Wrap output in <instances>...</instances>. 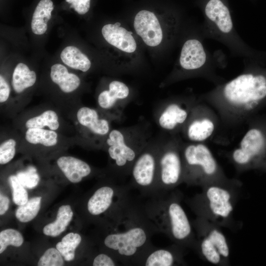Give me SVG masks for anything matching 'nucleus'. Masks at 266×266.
Returning a JSON list of instances; mask_svg holds the SVG:
<instances>
[{
  "label": "nucleus",
  "instance_id": "9b49d317",
  "mask_svg": "<svg viewBox=\"0 0 266 266\" xmlns=\"http://www.w3.org/2000/svg\"><path fill=\"white\" fill-rule=\"evenodd\" d=\"M159 153L145 151L139 154L131 169L129 185L144 197L158 194Z\"/></svg>",
  "mask_w": 266,
  "mask_h": 266
},
{
  "label": "nucleus",
  "instance_id": "7ed1b4c3",
  "mask_svg": "<svg viewBox=\"0 0 266 266\" xmlns=\"http://www.w3.org/2000/svg\"><path fill=\"white\" fill-rule=\"evenodd\" d=\"M183 197L180 191L174 189L149 198L143 207L158 233L165 234L174 243L194 250L196 233L182 206Z\"/></svg>",
  "mask_w": 266,
  "mask_h": 266
},
{
  "label": "nucleus",
  "instance_id": "9d476101",
  "mask_svg": "<svg viewBox=\"0 0 266 266\" xmlns=\"http://www.w3.org/2000/svg\"><path fill=\"white\" fill-rule=\"evenodd\" d=\"M180 21L176 14L169 13L160 18L154 12L141 10L135 15L133 28L143 42L150 47H157L178 35Z\"/></svg>",
  "mask_w": 266,
  "mask_h": 266
},
{
  "label": "nucleus",
  "instance_id": "412c9836",
  "mask_svg": "<svg viewBox=\"0 0 266 266\" xmlns=\"http://www.w3.org/2000/svg\"><path fill=\"white\" fill-rule=\"evenodd\" d=\"M50 77L52 81L57 84L63 92L66 93L74 91L80 84L79 78L68 72L67 68L60 64L51 66Z\"/></svg>",
  "mask_w": 266,
  "mask_h": 266
},
{
  "label": "nucleus",
  "instance_id": "2f4dec72",
  "mask_svg": "<svg viewBox=\"0 0 266 266\" xmlns=\"http://www.w3.org/2000/svg\"><path fill=\"white\" fill-rule=\"evenodd\" d=\"M62 255L57 248H50L47 249L40 258L38 266H62L64 262Z\"/></svg>",
  "mask_w": 266,
  "mask_h": 266
},
{
  "label": "nucleus",
  "instance_id": "f8f14e48",
  "mask_svg": "<svg viewBox=\"0 0 266 266\" xmlns=\"http://www.w3.org/2000/svg\"><path fill=\"white\" fill-rule=\"evenodd\" d=\"M184 183L181 148L169 146L159 153L158 195L171 191Z\"/></svg>",
  "mask_w": 266,
  "mask_h": 266
},
{
  "label": "nucleus",
  "instance_id": "ddd939ff",
  "mask_svg": "<svg viewBox=\"0 0 266 266\" xmlns=\"http://www.w3.org/2000/svg\"><path fill=\"white\" fill-rule=\"evenodd\" d=\"M200 101L194 107L185 125L186 136L193 143L207 141L216 133L221 124L216 112L207 104Z\"/></svg>",
  "mask_w": 266,
  "mask_h": 266
},
{
  "label": "nucleus",
  "instance_id": "6e6552de",
  "mask_svg": "<svg viewBox=\"0 0 266 266\" xmlns=\"http://www.w3.org/2000/svg\"><path fill=\"white\" fill-rule=\"evenodd\" d=\"M238 145L228 154L238 173L258 168L266 157V117L255 116Z\"/></svg>",
  "mask_w": 266,
  "mask_h": 266
},
{
  "label": "nucleus",
  "instance_id": "1a4fd4ad",
  "mask_svg": "<svg viewBox=\"0 0 266 266\" xmlns=\"http://www.w3.org/2000/svg\"><path fill=\"white\" fill-rule=\"evenodd\" d=\"M192 223L196 235L194 250L200 258L214 265L230 266V247L221 227L198 216Z\"/></svg>",
  "mask_w": 266,
  "mask_h": 266
},
{
  "label": "nucleus",
  "instance_id": "a211bd4d",
  "mask_svg": "<svg viewBox=\"0 0 266 266\" xmlns=\"http://www.w3.org/2000/svg\"><path fill=\"white\" fill-rule=\"evenodd\" d=\"M57 165L66 177L72 183H78L91 172L90 166L79 159L71 156H62Z\"/></svg>",
  "mask_w": 266,
  "mask_h": 266
},
{
  "label": "nucleus",
  "instance_id": "4c0bfd02",
  "mask_svg": "<svg viewBox=\"0 0 266 266\" xmlns=\"http://www.w3.org/2000/svg\"><path fill=\"white\" fill-rule=\"evenodd\" d=\"M9 204V200L8 197L0 194V215L4 214L8 210Z\"/></svg>",
  "mask_w": 266,
  "mask_h": 266
},
{
  "label": "nucleus",
  "instance_id": "473e14b6",
  "mask_svg": "<svg viewBox=\"0 0 266 266\" xmlns=\"http://www.w3.org/2000/svg\"><path fill=\"white\" fill-rule=\"evenodd\" d=\"M16 176L21 184L29 189L35 187L39 181L36 169L33 166H30L26 171L19 172Z\"/></svg>",
  "mask_w": 266,
  "mask_h": 266
},
{
  "label": "nucleus",
  "instance_id": "39448f33",
  "mask_svg": "<svg viewBox=\"0 0 266 266\" xmlns=\"http://www.w3.org/2000/svg\"><path fill=\"white\" fill-rule=\"evenodd\" d=\"M198 3L203 15L200 27L205 38L222 43L234 56L243 58L250 55L234 27L228 0H198Z\"/></svg>",
  "mask_w": 266,
  "mask_h": 266
},
{
  "label": "nucleus",
  "instance_id": "4be33fe9",
  "mask_svg": "<svg viewBox=\"0 0 266 266\" xmlns=\"http://www.w3.org/2000/svg\"><path fill=\"white\" fill-rule=\"evenodd\" d=\"M53 8V3L51 0H41L38 2L33 13L31 22L32 31L33 33L41 35L45 33Z\"/></svg>",
  "mask_w": 266,
  "mask_h": 266
},
{
  "label": "nucleus",
  "instance_id": "2eb2a0df",
  "mask_svg": "<svg viewBox=\"0 0 266 266\" xmlns=\"http://www.w3.org/2000/svg\"><path fill=\"white\" fill-rule=\"evenodd\" d=\"M185 248L175 243L164 248H158L153 245L144 255L138 266H186L187 263L184 259Z\"/></svg>",
  "mask_w": 266,
  "mask_h": 266
},
{
  "label": "nucleus",
  "instance_id": "0eeeda50",
  "mask_svg": "<svg viewBox=\"0 0 266 266\" xmlns=\"http://www.w3.org/2000/svg\"><path fill=\"white\" fill-rule=\"evenodd\" d=\"M200 27L196 33L188 37L183 42L178 60V69L184 73L203 77L214 83L220 84L224 79L217 74L220 62L205 48Z\"/></svg>",
  "mask_w": 266,
  "mask_h": 266
},
{
  "label": "nucleus",
  "instance_id": "c85d7f7f",
  "mask_svg": "<svg viewBox=\"0 0 266 266\" xmlns=\"http://www.w3.org/2000/svg\"><path fill=\"white\" fill-rule=\"evenodd\" d=\"M41 197H36L29 200L25 204L19 205L15 215L21 222H28L35 217L40 208Z\"/></svg>",
  "mask_w": 266,
  "mask_h": 266
},
{
  "label": "nucleus",
  "instance_id": "a878e982",
  "mask_svg": "<svg viewBox=\"0 0 266 266\" xmlns=\"http://www.w3.org/2000/svg\"><path fill=\"white\" fill-rule=\"evenodd\" d=\"M25 139L31 144H40L45 146L51 147L57 143L58 135L55 131L51 130L30 128L26 132Z\"/></svg>",
  "mask_w": 266,
  "mask_h": 266
},
{
  "label": "nucleus",
  "instance_id": "c756f323",
  "mask_svg": "<svg viewBox=\"0 0 266 266\" xmlns=\"http://www.w3.org/2000/svg\"><path fill=\"white\" fill-rule=\"evenodd\" d=\"M23 237L20 233L12 229H6L0 233V253L9 245L19 247L23 243Z\"/></svg>",
  "mask_w": 266,
  "mask_h": 266
},
{
  "label": "nucleus",
  "instance_id": "cd10ccee",
  "mask_svg": "<svg viewBox=\"0 0 266 266\" xmlns=\"http://www.w3.org/2000/svg\"><path fill=\"white\" fill-rule=\"evenodd\" d=\"M81 241V236L77 233H70L56 244V248L66 261L73 260L75 250Z\"/></svg>",
  "mask_w": 266,
  "mask_h": 266
},
{
  "label": "nucleus",
  "instance_id": "bb28decb",
  "mask_svg": "<svg viewBox=\"0 0 266 266\" xmlns=\"http://www.w3.org/2000/svg\"><path fill=\"white\" fill-rule=\"evenodd\" d=\"M26 127L30 128H43L48 127L51 130L58 129L60 124L57 113L53 110H48L37 116L28 120Z\"/></svg>",
  "mask_w": 266,
  "mask_h": 266
},
{
  "label": "nucleus",
  "instance_id": "f3484780",
  "mask_svg": "<svg viewBox=\"0 0 266 266\" xmlns=\"http://www.w3.org/2000/svg\"><path fill=\"white\" fill-rule=\"evenodd\" d=\"M185 104L177 101L169 103L159 117L160 127L166 130L172 131L185 125L196 105L190 108Z\"/></svg>",
  "mask_w": 266,
  "mask_h": 266
},
{
  "label": "nucleus",
  "instance_id": "f704fd0d",
  "mask_svg": "<svg viewBox=\"0 0 266 266\" xmlns=\"http://www.w3.org/2000/svg\"><path fill=\"white\" fill-rule=\"evenodd\" d=\"M92 265L93 266H122L114 256H110L105 253H100L97 255L93 261Z\"/></svg>",
  "mask_w": 266,
  "mask_h": 266
},
{
  "label": "nucleus",
  "instance_id": "f257e3e1",
  "mask_svg": "<svg viewBox=\"0 0 266 266\" xmlns=\"http://www.w3.org/2000/svg\"><path fill=\"white\" fill-rule=\"evenodd\" d=\"M243 63L238 75L199 98L216 112L226 128L247 123L266 106V74L253 68L249 55L243 57Z\"/></svg>",
  "mask_w": 266,
  "mask_h": 266
},
{
  "label": "nucleus",
  "instance_id": "6ab92c4d",
  "mask_svg": "<svg viewBox=\"0 0 266 266\" xmlns=\"http://www.w3.org/2000/svg\"><path fill=\"white\" fill-rule=\"evenodd\" d=\"M79 123L87 128L95 134L104 135L109 131L108 122L104 119L99 118L97 112L94 109L83 107L77 113Z\"/></svg>",
  "mask_w": 266,
  "mask_h": 266
},
{
  "label": "nucleus",
  "instance_id": "e433bc0d",
  "mask_svg": "<svg viewBox=\"0 0 266 266\" xmlns=\"http://www.w3.org/2000/svg\"><path fill=\"white\" fill-rule=\"evenodd\" d=\"M10 87L3 77L0 76V102L1 103L6 101L10 94Z\"/></svg>",
  "mask_w": 266,
  "mask_h": 266
},
{
  "label": "nucleus",
  "instance_id": "b1692460",
  "mask_svg": "<svg viewBox=\"0 0 266 266\" xmlns=\"http://www.w3.org/2000/svg\"><path fill=\"white\" fill-rule=\"evenodd\" d=\"M72 216L73 212L70 205H62L58 209L56 220L44 227L43 233L46 235L53 237L59 235L66 230Z\"/></svg>",
  "mask_w": 266,
  "mask_h": 266
},
{
  "label": "nucleus",
  "instance_id": "423d86ee",
  "mask_svg": "<svg viewBox=\"0 0 266 266\" xmlns=\"http://www.w3.org/2000/svg\"><path fill=\"white\" fill-rule=\"evenodd\" d=\"M184 183L201 187L227 178L205 143L191 142L181 147Z\"/></svg>",
  "mask_w": 266,
  "mask_h": 266
},
{
  "label": "nucleus",
  "instance_id": "4468645a",
  "mask_svg": "<svg viewBox=\"0 0 266 266\" xmlns=\"http://www.w3.org/2000/svg\"><path fill=\"white\" fill-rule=\"evenodd\" d=\"M123 133L118 130H113L109 133L106 142L108 153L120 175L131 173L133 165L138 155L133 148L125 142Z\"/></svg>",
  "mask_w": 266,
  "mask_h": 266
},
{
  "label": "nucleus",
  "instance_id": "20e7f679",
  "mask_svg": "<svg viewBox=\"0 0 266 266\" xmlns=\"http://www.w3.org/2000/svg\"><path fill=\"white\" fill-rule=\"evenodd\" d=\"M242 186L240 180L227 178L203 186L200 193L185 202L197 216L220 227L235 229L233 211Z\"/></svg>",
  "mask_w": 266,
  "mask_h": 266
},
{
  "label": "nucleus",
  "instance_id": "c9c22d12",
  "mask_svg": "<svg viewBox=\"0 0 266 266\" xmlns=\"http://www.w3.org/2000/svg\"><path fill=\"white\" fill-rule=\"evenodd\" d=\"M71 4L70 7L73 8L78 14L83 15L86 13L90 7V0H66Z\"/></svg>",
  "mask_w": 266,
  "mask_h": 266
},
{
  "label": "nucleus",
  "instance_id": "f03ea898",
  "mask_svg": "<svg viewBox=\"0 0 266 266\" xmlns=\"http://www.w3.org/2000/svg\"><path fill=\"white\" fill-rule=\"evenodd\" d=\"M112 227L113 232L103 240L104 246L122 266H138L144 255L153 245L152 236L158 233L147 217L143 205L133 201Z\"/></svg>",
  "mask_w": 266,
  "mask_h": 266
},
{
  "label": "nucleus",
  "instance_id": "72a5a7b5",
  "mask_svg": "<svg viewBox=\"0 0 266 266\" xmlns=\"http://www.w3.org/2000/svg\"><path fill=\"white\" fill-rule=\"evenodd\" d=\"M16 142L13 139H9L0 145V164L4 165L10 162L14 157Z\"/></svg>",
  "mask_w": 266,
  "mask_h": 266
},
{
  "label": "nucleus",
  "instance_id": "393cba45",
  "mask_svg": "<svg viewBox=\"0 0 266 266\" xmlns=\"http://www.w3.org/2000/svg\"><path fill=\"white\" fill-rule=\"evenodd\" d=\"M36 75L34 71L31 70L28 66L19 63L15 67L12 75V86L14 91L18 93L34 85Z\"/></svg>",
  "mask_w": 266,
  "mask_h": 266
},
{
  "label": "nucleus",
  "instance_id": "dca6fc26",
  "mask_svg": "<svg viewBox=\"0 0 266 266\" xmlns=\"http://www.w3.org/2000/svg\"><path fill=\"white\" fill-rule=\"evenodd\" d=\"M101 33L105 41L122 55H133L136 52L137 44L132 33L119 23L104 25Z\"/></svg>",
  "mask_w": 266,
  "mask_h": 266
},
{
  "label": "nucleus",
  "instance_id": "aec40b11",
  "mask_svg": "<svg viewBox=\"0 0 266 266\" xmlns=\"http://www.w3.org/2000/svg\"><path fill=\"white\" fill-rule=\"evenodd\" d=\"M130 94V89L124 83L114 80L111 81L108 89L101 92L98 98V103L103 109L112 107L118 100L126 99Z\"/></svg>",
  "mask_w": 266,
  "mask_h": 266
},
{
  "label": "nucleus",
  "instance_id": "5701e85b",
  "mask_svg": "<svg viewBox=\"0 0 266 266\" xmlns=\"http://www.w3.org/2000/svg\"><path fill=\"white\" fill-rule=\"evenodd\" d=\"M63 62L68 66L83 72L88 71L91 63L88 57L78 48L73 46L65 47L61 53Z\"/></svg>",
  "mask_w": 266,
  "mask_h": 266
},
{
  "label": "nucleus",
  "instance_id": "7c9ffc66",
  "mask_svg": "<svg viewBox=\"0 0 266 266\" xmlns=\"http://www.w3.org/2000/svg\"><path fill=\"white\" fill-rule=\"evenodd\" d=\"M9 182L12 190L13 202L18 205L25 204L28 200V193L17 176H10Z\"/></svg>",
  "mask_w": 266,
  "mask_h": 266
}]
</instances>
